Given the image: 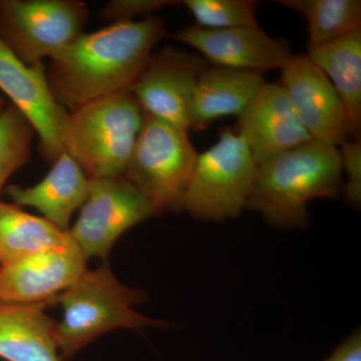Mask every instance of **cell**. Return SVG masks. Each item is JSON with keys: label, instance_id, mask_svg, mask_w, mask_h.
<instances>
[{"label": "cell", "instance_id": "cell-1", "mask_svg": "<svg viewBox=\"0 0 361 361\" xmlns=\"http://www.w3.org/2000/svg\"><path fill=\"white\" fill-rule=\"evenodd\" d=\"M167 35L163 20L153 16L82 33L51 59L47 77L54 99L70 111L92 99L128 92Z\"/></svg>", "mask_w": 361, "mask_h": 361}, {"label": "cell", "instance_id": "cell-2", "mask_svg": "<svg viewBox=\"0 0 361 361\" xmlns=\"http://www.w3.org/2000/svg\"><path fill=\"white\" fill-rule=\"evenodd\" d=\"M338 147L310 141L257 166L247 208L280 230L306 229L308 205L343 188Z\"/></svg>", "mask_w": 361, "mask_h": 361}, {"label": "cell", "instance_id": "cell-3", "mask_svg": "<svg viewBox=\"0 0 361 361\" xmlns=\"http://www.w3.org/2000/svg\"><path fill=\"white\" fill-rule=\"evenodd\" d=\"M147 298V292L123 284L108 261L96 269L85 270L54 301L63 308V317L56 322L54 332L61 361L71 360L99 336L115 329L142 331L167 326L163 320L135 311Z\"/></svg>", "mask_w": 361, "mask_h": 361}, {"label": "cell", "instance_id": "cell-4", "mask_svg": "<svg viewBox=\"0 0 361 361\" xmlns=\"http://www.w3.org/2000/svg\"><path fill=\"white\" fill-rule=\"evenodd\" d=\"M144 111L128 92L92 99L68 111L63 148L89 179L125 175Z\"/></svg>", "mask_w": 361, "mask_h": 361}, {"label": "cell", "instance_id": "cell-5", "mask_svg": "<svg viewBox=\"0 0 361 361\" xmlns=\"http://www.w3.org/2000/svg\"><path fill=\"white\" fill-rule=\"evenodd\" d=\"M199 153L189 132L144 114L125 177L159 214L183 211Z\"/></svg>", "mask_w": 361, "mask_h": 361}, {"label": "cell", "instance_id": "cell-6", "mask_svg": "<svg viewBox=\"0 0 361 361\" xmlns=\"http://www.w3.org/2000/svg\"><path fill=\"white\" fill-rule=\"evenodd\" d=\"M256 169L241 135L224 130L212 147L199 154L183 211L206 222L222 223L239 217L247 208Z\"/></svg>", "mask_w": 361, "mask_h": 361}, {"label": "cell", "instance_id": "cell-7", "mask_svg": "<svg viewBox=\"0 0 361 361\" xmlns=\"http://www.w3.org/2000/svg\"><path fill=\"white\" fill-rule=\"evenodd\" d=\"M87 6L78 0H0V37L23 63H44L84 33Z\"/></svg>", "mask_w": 361, "mask_h": 361}, {"label": "cell", "instance_id": "cell-8", "mask_svg": "<svg viewBox=\"0 0 361 361\" xmlns=\"http://www.w3.org/2000/svg\"><path fill=\"white\" fill-rule=\"evenodd\" d=\"M156 215V209L125 176L90 179L87 199L68 234L85 258L106 261L123 233Z\"/></svg>", "mask_w": 361, "mask_h": 361}, {"label": "cell", "instance_id": "cell-9", "mask_svg": "<svg viewBox=\"0 0 361 361\" xmlns=\"http://www.w3.org/2000/svg\"><path fill=\"white\" fill-rule=\"evenodd\" d=\"M0 90L32 123L42 158L54 164L61 155L68 111L52 94L44 63H23L0 37Z\"/></svg>", "mask_w": 361, "mask_h": 361}, {"label": "cell", "instance_id": "cell-10", "mask_svg": "<svg viewBox=\"0 0 361 361\" xmlns=\"http://www.w3.org/2000/svg\"><path fill=\"white\" fill-rule=\"evenodd\" d=\"M207 65L200 54L165 47L153 52L129 92L144 114L189 132L195 85Z\"/></svg>", "mask_w": 361, "mask_h": 361}, {"label": "cell", "instance_id": "cell-11", "mask_svg": "<svg viewBox=\"0 0 361 361\" xmlns=\"http://www.w3.org/2000/svg\"><path fill=\"white\" fill-rule=\"evenodd\" d=\"M87 261L71 239L66 245L0 265V304L51 305L84 274Z\"/></svg>", "mask_w": 361, "mask_h": 361}, {"label": "cell", "instance_id": "cell-12", "mask_svg": "<svg viewBox=\"0 0 361 361\" xmlns=\"http://www.w3.org/2000/svg\"><path fill=\"white\" fill-rule=\"evenodd\" d=\"M172 37L196 49L208 65L260 75L281 70L293 54L285 40L270 37L259 25L223 30L188 26Z\"/></svg>", "mask_w": 361, "mask_h": 361}, {"label": "cell", "instance_id": "cell-13", "mask_svg": "<svg viewBox=\"0 0 361 361\" xmlns=\"http://www.w3.org/2000/svg\"><path fill=\"white\" fill-rule=\"evenodd\" d=\"M280 71V85L313 140L339 148L350 139L341 97L306 54H292Z\"/></svg>", "mask_w": 361, "mask_h": 361}, {"label": "cell", "instance_id": "cell-14", "mask_svg": "<svg viewBox=\"0 0 361 361\" xmlns=\"http://www.w3.org/2000/svg\"><path fill=\"white\" fill-rule=\"evenodd\" d=\"M237 133L259 166L312 141L284 87L264 82L238 116Z\"/></svg>", "mask_w": 361, "mask_h": 361}, {"label": "cell", "instance_id": "cell-15", "mask_svg": "<svg viewBox=\"0 0 361 361\" xmlns=\"http://www.w3.org/2000/svg\"><path fill=\"white\" fill-rule=\"evenodd\" d=\"M90 179L65 151L51 164L44 179L32 187L11 185L6 193L18 206L32 207L42 217L68 231L71 217L80 209L89 193Z\"/></svg>", "mask_w": 361, "mask_h": 361}, {"label": "cell", "instance_id": "cell-16", "mask_svg": "<svg viewBox=\"0 0 361 361\" xmlns=\"http://www.w3.org/2000/svg\"><path fill=\"white\" fill-rule=\"evenodd\" d=\"M262 75L207 65L192 97L190 130L200 132L226 116H239L264 84Z\"/></svg>", "mask_w": 361, "mask_h": 361}, {"label": "cell", "instance_id": "cell-17", "mask_svg": "<svg viewBox=\"0 0 361 361\" xmlns=\"http://www.w3.org/2000/svg\"><path fill=\"white\" fill-rule=\"evenodd\" d=\"M49 303L0 304V360L61 361Z\"/></svg>", "mask_w": 361, "mask_h": 361}, {"label": "cell", "instance_id": "cell-18", "mask_svg": "<svg viewBox=\"0 0 361 361\" xmlns=\"http://www.w3.org/2000/svg\"><path fill=\"white\" fill-rule=\"evenodd\" d=\"M308 59L329 78L341 97L349 137L360 139L361 130V30L330 44L308 49Z\"/></svg>", "mask_w": 361, "mask_h": 361}, {"label": "cell", "instance_id": "cell-19", "mask_svg": "<svg viewBox=\"0 0 361 361\" xmlns=\"http://www.w3.org/2000/svg\"><path fill=\"white\" fill-rule=\"evenodd\" d=\"M71 241L68 231L44 217L26 213L16 204L0 200V265Z\"/></svg>", "mask_w": 361, "mask_h": 361}, {"label": "cell", "instance_id": "cell-20", "mask_svg": "<svg viewBox=\"0 0 361 361\" xmlns=\"http://www.w3.org/2000/svg\"><path fill=\"white\" fill-rule=\"evenodd\" d=\"M302 14L307 23L308 49L330 44L361 30L360 0H279Z\"/></svg>", "mask_w": 361, "mask_h": 361}, {"label": "cell", "instance_id": "cell-21", "mask_svg": "<svg viewBox=\"0 0 361 361\" xmlns=\"http://www.w3.org/2000/svg\"><path fill=\"white\" fill-rule=\"evenodd\" d=\"M35 130L13 104L0 113V192L7 180L30 161Z\"/></svg>", "mask_w": 361, "mask_h": 361}, {"label": "cell", "instance_id": "cell-22", "mask_svg": "<svg viewBox=\"0 0 361 361\" xmlns=\"http://www.w3.org/2000/svg\"><path fill=\"white\" fill-rule=\"evenodd\" d=\"M198 26L211 30L259 25L258 1L254 0H185L180 2Z\"/></svg>", "mask_w": 361, "mask_h": 361}, {"label": "cell", "instance_id": "cell-23", "mask_svg": "<svg viewBox=\"0 0 361 361\" xmlns=\"http://www.w3.org/2000/svg\"><path fill=\"white\" fill-rule=\"evenodd\" d=\"M342 173L345 174L342 194L351 206L361 205V141L349 139L339 147Z\"/></svg>", "mask_w": 361, "mask_h": 361}, {"label": "cell", "instance_id": "cell-24", "mask_svg": "<svg viewBox=\"0 0 361 361\" xmlns=\"http://www.w3.org/2000/svg\"><path fill=\"white\" fill-rule=\"evenodd\" d=\"M174 4L169 0H111L99 11V16L111 23L132 21L137 16L149 18L152 13Z\"/></svg>", "mask_w": 361, "mask_h": 361}, {"label": "cell", "instance_id": "cell-25", "mask_svg": "<svg viewBox=\"0 0 361 361\" xmlns=\"http://www.w3.org/2000/svg\"><path fill=\"white\" fill-rule=\"evenodd\" d=\"M322 361H361V334L355 330Z\"/></svg>", "mask_w": 361, "mask_h": 361}, {"label": "cell", "instance_id": "cell-26", "mask_svg": "<svg viewBox=\"0 0 361 361\" xmlns=\"http://www.w3.org/2000/svg\"><path fill=\"white\" fill-rule=\"evenodd\" d=\"M7 103L4 97L0 96V113L6 108Z\"/></svg>", "mask_w": 361, "mask_h": 361}]
</instances>
